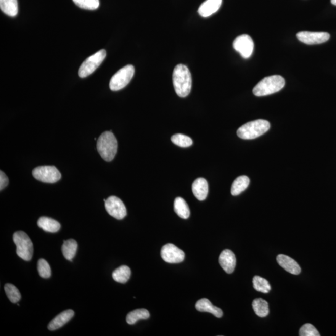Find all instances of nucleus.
<instances>
[{
	"label": "nucleus",
	"instance_id": "1",
	"mask_svg": "<svg viewBox=\"0 0 336 336\" xmlns=\"http://www.w3.org/2000/svg\"><path fill=\"white\" fill-rule=\"evenodd\" d=\"M173 80L176 93L180 97L189 95L192 89V76L188 68L184 64H179L174 68Z\"/></svg>",
	"mask_w": 336,
	"mask_h": 336
},
{
	"label": "nucleus",
	"instance_id": "2",
	"mask_svg": "<svg viewBox=\"0 0 336 336\" xmlns=\"http://www.w3.org/2000/svg\"><path fill=\"white\" fill-rule=\"evenodd\" d=\"M97 148L100 155L105 161H112L117 152V140L112 132L105 131L98 139Z\"/></svg>",
	"mask_w": 336,
	"mask_h": 336
},
{
	"label": "nucleus",
	"instance_id": "3",
	"mask_svg": "<svg viewBox=\"0 0 336 336\" xmlns=\"http://www.w3.org/2000/svg\"><path fill=\"white\" fill-rule=\"evenodd\" d=\"M285 84V79L281 76L266 77L256 84L253 89V92L256 96H266L280 91L284 88Z\"/></svg>",
	"mask_w": 336,
	"mask_h": 336
},
{
	"label": "nucleus",
	"instance_id": "4",
	"mask_svg": "<svg viewBox=\"0 0 336 336\" xmlns=\"http://www.w3.org/2000/svg\"><path fill=\"white\" fill-rule=\"evenodd\" d=\"M271 128L268 121L257 120L245 123L237 130V136L243 140H252L263 136Z\"/></svg>",
	"mask_w": 336,
	"mask_h": 336
},
{
	"label": "nucleus",
	"instance_id": "5",
	"mask_svg": "<svg viewBox=\"0 0 336 336\" xmlns=\"http://www.w3.org/2000/svg\"><path fill=\"white\" fill-rule=\"evenodd\" d=\"M13 242L17 246V254L25 261H30L33 255V244L25 232H16L13 236Z\"/></svg>",
	"mask_w": 336,
	"mask_h": 336
},
{
	"label": "nucleus",
	"instance_id": "6",
	"mask_svg": "<svg viewBox=\"0 0 336 336\" xmlns=\"http://www.w3.org/2000/svg\"><path fill=\"white\" fill-rule=\"evenodd\" d=\"M135 68L132 65L125 66L112 76L110 82V88L113 91H120L129 83L134 76Z\"/></svg>",
	"mask_w": 336,
	"mask_h": 336
},
{
	"label": "nucleus",
	"instance_id": "7",
	"mask_svg": "<svg viewBox=\"0 0 336 336\" xmlns=\"http://www.w3.org/2000/svg\"><path fill=\"white\" fill-rule=\"evenodd\" d=\"M107 55L105 50L102 49L89 57L82 63L79 70V76L81 78H86L93 73L99 67Z\"/></svg>",
	"mask_w": 336,
	"mask_h": 336
},
{
	"label": "nucleus",
	"instance_id": "8",
	"mask_svg": "<svg viewBox=\"0 0 336 336\" xmlns=\"http://www.w3.org/2000/svg\"><path fill=\"white\" fill-rule=\"evenodd\" d=\"M34 178L46 183H55L61 178V174L54 166H39L33 171Z\"/></svg>",
	"mask_w": 336,
	"mask_h": 336
},
{
	"label": "nucleus",
	"instance_id": "9",
	"mask_svg": "<svg viewBox=\"0 0 336 336\" xmlns=\"http://www.w3.org/2000/svg\"><path fill=\"white\" fill-rule=\"evenodd\" d=\"M233 47L244 59H248L252 55L254 50L253 39L248 34L238 36L233 42Z\"/></svg>",
	"mask_w": 336,
	"mask_h": 336
},
{
	"label": "nucleus",
	"instance_id": "10",
	"mask_svg": "<svg viewBox=\"0 0 336 336\" xmlns=\"http://www.w3.org/2000/svg\"><path fill=\"white\" fill-rule=\"evenodd\" d=\"M161 256L163 260L168 263H181L185 258L183 251L172 243H168L163 246L161 248Z\"/></svg>",
	"mask_w": 336,
	"mask_h": 336
},
{
	"label": "nucleus",
	"instance_id": "11",
	"mask_svg": "<svg viewBox=\"0 0 336 336\" xmlns=\"http://www.w3.org/2000/svg\"><path fill=\"white\" fill-rule=\"evenodd\" d=\"M299 41L308 45L324 43L330 39V34L326 32L301 31L296 34Z\"/></svg>",
	"mask_w": 336,
	"mask_h": 336
},
{
	"label": "nucleus",
	"instance_id": "12",
	"mask_svg": "<svg viewBox=\"0 0 336 336\" xmlns=\"http://www.w3.org/2000/svg\"><path fill=\"white\" fill-rule=\"evenodd\" d=\"M105 206L108 213L116 219L120 220L126 216V208L120 198L116 196L108 197L105 202Z\"/></svg>",
	"mask_w": 336,
	"mask_h": 336
},
{
	"label": "nucleus",
	"instance_id": "13",
	"mask_svg": "<svg viewBox=\"0 0 336 336\" xmlns=\"http://www.w3.org/2000/svg\"><path fill=\"white\" fill-rule=\"evenodd\" d=\"M219 262L226 273L232 274L236 266V258L231 250H225L219 256Z\"/></svg>",
	"mask_w": 336,
	"mask_h": 336
},
{
	"label": "nucleus",
	"instance_id": "14",
	"mask_svg": "<svg viewBox=\"0 0 336 336\" xmlns=\"http://www.w3.org/2000/svg\"><path fill=\"white\" fill-rule=\"evenodd\" d=\"M277 261L280 266L289 273L293 275H298L301 273L300 265L289 256L285 255H278Z\"/></svg>",
	"mask_w": 336,
	"mask_h": 336
},
{
	"label": "nucleus",
	"instance_id": "15",
	"mask_svg": "<svg viewBox=\"0 0 336 336\" xmlns=\"http://www.w3.org/2000/svg\"><path fill=\"white\" fill-rule=\"evenodd\" d=\"M74 315V312L71 309H68L59 314L50 322L48 329L50 330H55L60 329V327L67 324Z\"/></svg>",
	"mask_w": 336,
	"mask_h": 336
},
{
	"label": "nucleus",
	"instance_id": "16",
	"mask_svg": "<svg viewBox=\"0 0 336 336\" xmlns=\"http://www.w3.org/2000/svg\"><path fill=\"white\" fill-rule=\"evenodd\" d=\"M193 194L198 200H204L208 196L209 188L207 181L205 178H198L192 184Z\"/></svg>",
	"mask_w": 336,
	"mask_h": 336
},
{
	"label": "nucleus",
	"instance_id": "17",
	"mask_svg": "<svg viewBox=\"0 0 336 336\" xmlns=\"http://www.w3.org/2000/svg\"><path fill=\"white\" fill-rule=\"evenodd\" d=\"M222 2V0H206L200 5L198 12L201 17H210L220 9Z\"/></svg>",
	"mask_w": 336,
	"mask_h": 336
},
{
	"label": "nucleus",
	"instance_id": "18",
	"mask_svg": "<svg viewBox=\"0 0 336 336\" xmlns=\"http://www.w3.org/2000/svg\"><path fill=\"white\" fill-rule=\"evenodd\" d=\"M195 308L200 312H208L213 314L214 316L220 318L223 316V312L220 308L213 305L208 299L203 298L198 301L195 305Z\"/></svg>",
	"mask_w": 336,
	"mask_h": 336
},
{
	"label": "nucleus",
	"instance_id": "19",
	"mask_svg": "<svg viewBox=\"0 0 336 336\" xmlns=\"http://www.w3.org/2000/svg\"><path fill=\"white\" fill-rule=\"evenodd\" d=\"M38 226L44 231L51 233L57 232L61 227L59 222L47 217H41L39 218Z\"/></svg>",
	"mask_w": 336,
	"mask_h": 336
},
{
	"label": "nucleus",
	"instance_id": "20",
	"mask_svg": "<svg viewBox=\"0 0 336 336\" xmlns=\"http://www.w3.org/2000/svg\"><path fill=\"white\" fill-rule=\"evenodd\" d=\"M250 179L246 176L238 177L232 185L231 194L234 196L241 194L247 189L250 184Z\"/></svg>",
	"mask_w": 336,
	"mask_h": 336
},
{
	"label": "nucleus",
	"instance_id": "21",
	"mask_svg": "<svg viewBox=\"0 0 336 336\" xmlns=\"http://www.w3.org/2000/svg\"><path fill=\"white\" fill-rule=\"evenodd\" d=\"M77 250H78V243L74 239H70L63 242L62 252L66 260L72 261L76 255Z\"/></svg>",
	"mask_w": 336,
	"mask_h": 336
},
{
	"label": "nucleus",
	"instance_id": "22",
	"mask_svg": "<svg viewBox=\"0 0 336 336\" xmlns=\"http://www.w3.org/2000/svg\"><path fill=\"white\" fill-rule=\"evenodd\" d=\"M0 9L5 14L14 17L18 12L17 0H0Z\"/></svg>",
	"mask_w": 336,
	"mask_h": 336
},
{
	"label": "nucleus",
	"instance_id": "23",
	"mask_svg": "<svg viewBox=\"0 0 336 336\" xmlns=\"http://www.w3.org/2000/svg\"><path fill=\"white\" fill-rule=\"evenodd\" d=\"M174 211L182 219H188L190 216V210L188 205L184 199L177 197L174 200Z\"/></svg>",
	"mask_w": 336,
	"mask_h": 336
},
{
	"label": "nucleus",
	"instance_id": "24",
	"mask_svg": "<svg viewBox=\"0 0 336 336\" xmlns=\"http://www.w3.org/2000/svg\"><path fill=\"white\" fill-rule=\"evenodd\" d=\"M150 313L147 309H136L128 314L126 316V322L129 325H133L140 320H145L149 318Z\"/></svg>",
	"mask_w": 336,
	"mask_h": 336
},
{
	"label": "nucleus",
	"instance_id": "25",
	"mask_svg": "<svg viewBox=\"0 0 336 336\" xmlns=\"http://www.w3.org/2000/svg\"><path fill=\"white\" fill-rule=\"evenodd\" d=\"M252 306L255 314L259 317H264L268 315V303L263 299L256 298L253 300Z\"/></svg>",
	"mask_w": 336,
	"mask_h": 336
},
{
	"label": "nucleus",
	"instance_id": "26",
	"mask_svg": "<svg viewBox=\"0 0 336 336\" xmlns=\"http://www.w3.org/2000/svg\"><path fill=\"white\" fill-rule=\"evenodd\" d=\"M131 270L128 266L123 265L119 267L113 272L112 277L115 281L121 284H125L131 276Z\"/></svg>",
	"mask_w": 336,
	"mask_h": 336
},
{
	"label": "nucleus",
	"instance_id": "27",
	"mask_svg": "<svg viewBox=\"0 0 336 336\" xmlns=\"http://www.w3.org/2000/svg\"><path fill=\"white\" fill-rule=\"evenodd\" d=\"M253 287L256 291L263 293H268L271 290V286L265 279L260 276L254 277Z\"/></svg>",
	"mask_w": 336,
	"mask_h": 336
},
{
	"label": "nucleus",
	"instance_id": "28",
	"mask_svg": "<svg viewBox=\"0 0 336 336\" xmlns=\"http://www.w3.org/2000/svg\"><path fill=\"white\" fill-rule=\"evenodd\" d=\"M5 291L11 302L17 303L20 300L21 293L15 285L10 284L5 285Z\"/></svg>",
	"mask_w": 336,
	"mask_h": 336
},
{
	"label": "nucleus",
	"instance_id": "29",
	"mask_svg": "<svg viewBox=\"0 0 336 336\" xmlns=\"http://www.w3.org/2000/svg\"><path fill=\"white\" fill-rule=\"evenodd\" d=\"M171 141L174 144L180 147L186 148L191 146L192 140L188 136L182 134H176L171 137Z\"/></svg>",
	"mask_w": 336,
	"mask_h": 336
},
{
	"label": "nucleus",
	"instance_id": "30",
	"mask_svg": "<svg viewBox=\"0 0 336 336\" xmlns=\"http://www.w3.org/2000/svg\"><path fill=\"white\" fill-rule=\"evenodd\" d=\"M77 6L81 9L94 10L99 8V0H73Z\"/></svg>",
	"mask_w": 336,
	"mask_h": 336
},
{
	"label": "nucleus",
	"instance_id": "31",
	"mask_svg": "<svg viewBox=\"0 0 336 336\" xmlns=\"http://www.w3.org/2000/svg\"><path fill=\"white\" fill-rule=\"evenodd\" d=\"M38 271L39 275L44 279H49L51 276V269L47 261L40 259L38 262Z\"/></svg>",
	"mask_w": 336,
	"mask_h": 336
},
{
	"label": "nucleus",
	"instance_id": "32",
	"mask_svg": "<svg viewBox=\"0 0 336 336\" xmlns=\"http://www.w3.org/2000/svg\"><path fill=\"white\" fill-rule=\"evenodd\" d=\"M300 336H320L316 327L311 324H306L301 327Z\"/></svg>",
	"mask_w": 336,
	"mask_h": 336
},
{
	"label": "nucleus",
	"instance_id": "33",
	"mask_svg": "<svg viewBox=\"0 0 336 336\" xmlns=\"http://www.w3.org/2000/svg\"><path fill=\"white\" fill-rule=\"evenodd\" d=\"M9 178L4 172H0V190L4 189L9 184Z\"/></svg>",
	"mask_w": 336,
	"mask_h": 336
},
{
	"label": "nucleus",
	"instance_id": "34",
	"mask_svg": "<svg viewBox=\"0 0 336 336\" xmlns=\"http://www.w3.org/2000/svg\"><path fill=\"white\" fill-rule=\"evenodd\" d=\"M331 1V4L332 5H335L336 6V0H330Z\"/></svg>",
	"mask_w": 336,
	"mask_h": 336
}]
</instances>
